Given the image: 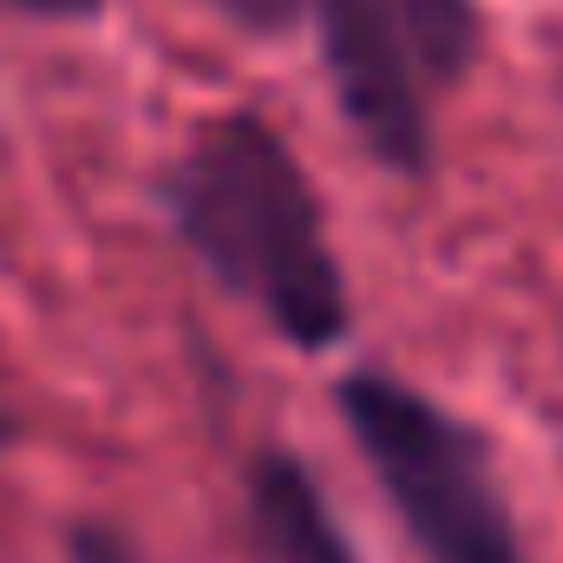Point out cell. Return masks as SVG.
<instances>
[{
  "label": "cell",
  "instance_id": "obj_7",
  "mask_svg": "<svg viewBox=\"0 0 563 563\" xmlns=\"http://www.w3.org/2000/svg\"><path fill=\"white\" fill-rule=\"evenodd\" d=\"M73 563H132L112 538H99V531H79V544H73Z\"/></svg>",
  "mask_w": 563,
  "mask_h": 563
},
{
  "label": "cell",
  "instance_id": "obj_5",
  "mask_svg": "<svg viewBox=\"0 0 563 563\" xmlns=\"http://www.w3.org/2000/svg\"><path fill=\"white\" fill-rule=\"evenodd\" d=\"M407 13L420 26L439 86H452L478 59V0H407Z\"/></svg>",
  "mask_w": 563,
  "mask_h": 563
},
{
  "label": "cell",
  "instance_id": "obj_6",
  "mask_svg": "<svg viewBox=\"0 0 563 563\" xmlns=\"http://www.w3.org/2000/svg\"><path fill=\"white\" fill-rule=\"evenodd\" d=\"M236 33H256V40H276V33H288L295 20H301V7L308 0H210Z\"/></svg>",
  "mask_w": 563,
  "mask_h": 563
},
{
  "label": "cell",
  "instance_id": "obj_3",
  "mask_svg": "<svg viewBox=\"0 0 563 563\" xmlns=\"http://www.w3.org/2000/svg\"><path fill=\"white\" fill-rule=\"evenodd\" d=\"M308 13H314L328 86H334L354 139L394 177H426L439 73L426 59V40L407 0H308Z\"/></svg>",
  "mask_w": 563,
  "mask_h": 563
},
{
  "label": "cell",
  "instance_id": "obj_4",
  "mask_svg": "<svg viewBox=\"0 0 563 563\" xmlns=\"http://www.w3.org/2000/svg\"><path fill=\"white\" fill-rule=\"evenodd\" d=\"M250 525L263 563H361L321 485L288 452H263L250 465Z\"/></svg>",
  "mask_w": 563,
  "mask_h": 563
},
{
  "label": "cell",
  "instance_id": "obj_1",
  "mask_svg": "<svg viewBox=\"0 0 563 563\" xmlns=\"http://www.w3.org/2000/svg\"><path fill=\"white\" fill-rule=\"evenodd\" d=\"M184 250L256 308L288 347H334L347 334V276L328 243L321 197L301 157L256 112L210 119L164 184Z\"/></svg>",
  "mask_w": 563,
  "mask_h": 563
},
{
  "label": "cell",
  "instance_id": "obj_2",
  "mask_svg": "<svg viewBox=\"0 0 563 563\" xmlns=\"http://www.w3.org/2000/svg\"><path fill=\"white\" fill-rule=\"evenodd\" d=\"M334 407L426 563H525L518 511L478 426L374 367L347 374Z\"/></svg>",
  "mask_w": 563,
  "mask_h": 563
},
{
  "label": "cell",
  "instance_id": "obj_8",
  "mask_svg": "<svg viewBox=\"0 0 563 563\" xmlns=\"http://www.w3.org/2000/svg\"><path fill=\"white\" fill-rule=\"evenodd\" d=\"M13 7H26V13H40V20H86L99 0H13Z\"/></svg>",
  "mask_w": 563,
  "mask_h": 563
}]
</instances>
